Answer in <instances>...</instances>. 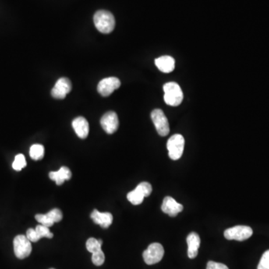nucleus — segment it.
Returning <instances> with one entry per match:
<instances>
[{
  "label": "nucleus",
  "instance_id": "412c9836",
  "mask_svg": "<svg viewBox=\"0 0 269 269\" xmlns=\"http://www.w3.org/2000/svg\"><path fill=\"white\" fill-rule=\"evenodd\" d=\"M36 231L37 232V235L40 237V239L41 238H48V239H52L54 237V233H52L50 232L49 227H46V226L42 225H37L36 227Z\"/></svg>",
  "mask_w": 269,
  "mask_h": 269
},
{
  "label": "nucleus",
  "instance_id": "5701e85b",
  "mask_svg": "<svg viewBox=\"0 0 269 269\" xmlns=\"http://www.w3.org/2000/svg\"><path fill=\"white\" fill-rule=\"evenodd\" d=\"M136 189H139L143 194L144 197L150 196L151 195L152 191H153L152 185L147 182H141L136 186Z\"/></svg>",
  "mask_w": 269,
  "mask_h": 269
},
{
  "label": "nucleus",
  "instance_id": "4468645a",
  "mask_svg": "<svg viewBox=\"0 0 269 269\" xmlns=\"http://www.w3.org/2000/svg\"><path fill=\"white\" fill-rule=\"evenodd\" d=\"M188 256L190 259H195L198 254V249L200 245V239L198 234L191 233L188 235Z\"/></svg>",
  "mask_w": 269,
  "mask_h": 269
},
{
  "label": "nucleus",
  "instance_id": "f03ea898",
  "mask_svg": "<svg viewBox=\"0 0 269 269\" xmlns=\"http://www.w3.org/2000/svg\"><path fill=\"white\" fill-rule=\"evenodd\" d=\"M164 102L171 107H178L183 100V93L180 86L176 82H168L164 84Z\"/></svg>",
  "mask_w": 269,
  "mask_h": 269
},
{
  "label": "nucleus",
  "instance_id": "b1692460",
  "mask_svg": "<svg viewBox=\"0 0 269 269\" xmlns=\"http://www.w3.org/2000/svg\"><path fill=\"white\" fill-rule=\"evenodd\" d=\"M47 215L49 216V218L54 223L59 222L63 218V214L61 213V210H58V209H54V210H50L49 213H47Z\"/></svg>",
  "mask_w": 269,
  "mask_h": 269
},
{
  "label": "nucleus",
  "instance_id": "2eb2a0df",
  "mask_svg": "<svg viewBox=\"0 0 269 269\" xmlns=\"http://www.w3.org/2000/svg\"><path fill=\"white\" fill-rule=\"evenodd\" d=\"M156 66L163 73H171L175 69V60L170 55H163L155 60Z\"/></svg>",
  "mask_w": 269,
  "mask_h": 269
},
{
  "label": "nucleus",
  "instance_id": "ddd939ff",
  "mask_svg": "<svg viewBox=\"0 0 269 269\" xmlns=\"http://www.w3.org/2000/svg\"><path fill=\"white\" fill-rule=\"evenodd\" d=\"M90 218L95 224L101 226L103 228H108L113 221L112 215L110 213H100L94 210L90 214Z\"/></svg>",
  "mask_w": 269,
  "mask_h": 269
},
{
  "label": "nucleus",
  "instance_id": "f8f14e48",
  "mask_svg": "<svg viewBox=\"0 0 269 269\" xmlns=\"http://www.w3.org/2000/svg\"><path fill=\"white\" fill-rule=\"evenodd\" d=\"M72 126L76 135L80 139H86L89 133V124L87 120L83 117H78L72 122Z\"/></svg>",
  "mask_w": 269,
  "mask_h": 269
},
{
  "label": "nucleus",
  "instance_id": "dca6fc26",
  "mask_svg": "<svg viewBox=\"0 0 269 269\" xmlns=\"http://www.w3.org/2000/svg\"><path fill=\"white\" fill-rule=\"evenodd\" d=\"M49 177L52 180L55 181L57 185H60L72 178V173L68 167H61L58 171H51Z\"/></svg>",
  "mask_w": 269,
  "mask_h": 269
},
{
  "label": "nucleus",
  "instance_id": "aec40b11",
  "mask_svg": "<svg viewBox=\"0 0 269 269\" xmlns=\"http://www.w3.org/2000/svg\"><path fill=\"white\" fill-rule=\"evenodd\" d=\"M26 166V158L23 154H18L15 157V161L12 164V167L15 171H21Z\"/></svg>",
  "mask_w": 269,
  "mask_h": 269
},
{
  "label": "nucleus",
  "instance_id": "7ed1b4c3",
  "mask_svg": "<svg viewBox=\"0 0 269 269\" xmlns=\"http://www.w3.org/2000/svg\"><path fill=\"white\" fill-rule=\"evenodd\" d=\"M185 139L180 134H175L167 142V148L170 158L178 160L182 157L183 153Z\"/></svg>",
  "mask_w": 269,
  "mask_h": 269
},
{
  "label": "nucleus",
  "instance_id": "c85d7f7f",
  "mask_svg": "<svg viewBox=\"0 0 269 269\" xmlns=\"http://www.w3.org/2000/svg\"></svg>",
  "mask_w": 269,
  "mask_h": 269
},
{
  "label": "nucleus",
  "instance_id": "cd10ccee",
  "mask_svg": "<svg viewBox=\"0 0 269 269\" xmlns=\"http://www.w3.org/2000/svg\"><path fill=\"white\" fill-rule=\"evenodd\" d=\"M206 269H229L226 265L223 263H216V262L210 261L207 263Z\"/></svg>",
  "mask_w": 269,
  "mask_h": 269
},
{
  "label": "nucleus",
  "instance_id": "f257e3e1",
  "mask_svg": "<svg viewBox=\"0 0 269 269\" xmlns=\"http://www.w3.org/2000/svg\"><path fill=\"white\" fill-rule=\"evenodd\" d=\"M94 23L97 30L103 34H109L115 29V18L111 12L105 10H100L96 12Z\"/></svg>",
  "mask_w": 269,
  "mask_h": 269
},
{
  "label": "nucleus",
  "instance_id": "39448f33",
  "mask_svg": "<svg viewBox=\"0 0 269 269\" xmlns=\"http://www.w3.org/2000/svg\"><path fill=\"white\" fill-rule=\"evenodd\" d=\"M32 244L26 235H18L14 239V251L18 259L23 260L28 257L32 252Z\"/></svg>",
  "mask_w": 269,
  "mask_h": 269
},
{
  "label": "nucleus",
  "instance_id": "6e6552de",
  "mask_svg": "<svg viewBox=\"0 0 269 269\" xmlns=\"http://www.w3.org/2000/svg\"><path fill=\"white\" fill-rule=\"evenodd\" d=\"M121 81L116 77H108L102 79L97 86L99 94L103 97H108L113 92L119 89Z\"/></svg>",
  "mask_w": 269,
  "mask_h": 269
},
{
  "label": "nucleus",
  "instance_id": "4be33fe9",
  "mask_svg": "<svg viewBox=\"0 0 269 269\" xmlns=\"http://www.w3.org/2000/svg\"><path fill=\"white\" fill-rule=\"evenodd\" d=\"M92 262L95 266H100L105 262V254L103 251L99 250L92 253Z\"/></svg>",
  "mask_w": 269,
  "mask_h": 269
},
{
  "label": "nucleus",
  "instance_id": "a211bd4d",
  "mask_svg": "<svg viewBox=\"0 0 269 269\" xmlns=\"http://www.w3.org/2000/svg\"><path fill=\"white\" fill-rule=\"evenodd\" d=\"M144 196L143 194L139 190L135 189L132 192H129L127 195V199L132 204L139 205L143 202Z\"/></svg>",
  "mask_w": 269,
  "mask_h": 269
},
{
  "label": "nucleus",
  "instance_id": "1a4fd4ad",
  "mask_svg": "<svg viewBox=\"0 0 269 269\" xmlns=\"http://www.w3.org/2000/svg\"><path fill=\"white\" fill-rule=\"evenodd\" d=\"M71 89L72 85L71 81L68 78H60L55 83V86L52 89V97L58 100H62L66 97L67 94H69Z\"/></svg>",
  "mask_w": 269,
  "mask_h": 269
},
{
  "label": "nucleus",
  "instance_id": "a878e982",
  "mask_svg": "<svg viewBox=\"0 0 269 269\" xmlns=\"http://www.w3.org/2000/svg\"><path fill=\"white\" fill-rule=\"evenodd\" d=\"M257 269H269V250L263 253Z\"/></svg>",
  "mask_w": 269,
  "mask_h": 269
},
{
  "label": "nucleus",
  "instance_id": "bb28decb",
  "mask_svg": "<svg viewBox=\"0 0 269 269\" xmlns=\"http://www.w3.org/2000/svg\"><path fill=\"white\" fill-rule=\"evenodd\" d=\"M26 237L31 242H37L40 239V237L38 236L37 232H36V229H33V228L28 230L27 232H26Z\"/></svg>",
  "mask_w": 269,
  "mask_h": 269
},
{
  "label": "nucleus",
  "instance_id": "0eeeda50",
  "mask_svg": "<svg viewBox=\"0 0 269 269\" xmlns=\"http://www.w3.org/2000/svg\"><path fill=\"white\" fill-rule=\"evenodd\" d=\"M151 118L159 135L161 136H168L170 132L169 123L162 110L159 108L153 110L151 113Z\"/></svg>",
  "mask_w": 269,
  "mask_h": 269
},
{
  "label": "nucleus",
  "instance_id": "f3484780",
  "mask_svg": "<svg viewBox=\"0 0 269 269\" xmlns=\"http://www.w3.org/2000/svg\"><path fill=\"white\" fill-rule=\"evenodd\" d=\"M29 155L34 160H40L44 158V147L41 144H34L30 147Z\"/></svg>",
  "mask_w": 269,
  "mask_h": 269
},
{
  "label": "nucleus",
  "instance_id": "393cba45",
  "mask_svg": "<svg viewBox=\"0 0 269 269\" xmlns=\"http://www.w3.org/2000/svg\"><path fill=\"white\" fill-rule=\"evenodd\" d=\"M36 219L42 225L47 227H52L54 225V222L52 221L47 214H37L36 215Z\"/></svg>",
  "mask_w": 269,
  "mask_h": 269
},
{
  "label": "nucleus",
  "instance_id": "9d476101",
  "mask_svg": "<svg viewBox=\"0 0 269 269\" xmlns=\"http://www.w3.org/2000/svg\"><path fill=\"white\" fill-rule=\"evenodd\" d=\"M102 127L107 133H115L119 126L118 115L114 111H108L102 117L100 120Z\"/></svg>",
  "mask_w": 269,
  "mask_h": 269
},
{
  "label": "nucleus",
  "instance_id": "9b49d317",
  "mask_svg": "<svg viewBox=\"0 0 269 269\" xmlns=\"http://www.w3.org/2000/svg\"><path fill=\"white\" fill-rule=\"evenodd\" d=\"M161 210L171 217H176L183 210V206L176 201L171 197H165L161 205Z\"/></svg>",
  "mask_w": 269,
  "mask_h": 269
},
{
  "label": "nucleus",
  "instance_id": "423d86ee",
  "mask_svg": "<svg viewBox=\"0 0 269 269\" xmlns=\"http://www.w3.org/2000/svg\"><path fill=\"white\" fill-rule=\"evenodd\" d=\"M164 251L160 243H152L143 253V260L147 265H154L162 260Z\"/></svg>",
  "mask_w": 269,
  "mask_h": 269
},
{
  "label": "nucleus",
  "instance_id": "6ab92c4d",
  "mask_svg": "<svg viewBox=\"0 0 269 269\" xmlns=\"http://www.w3.org/2000/svg\"><path fill=\"white\" fill-rule=\"evenodd\" d=\"M102 244H103V241L101 239L90 238L86 242V248L90 253H93L97 251L101 250Z\"/></svg>",
  "mask_w": 269,
  "mask_h": 269
},
{
  "label": "nucleus",
  "instance_id": "20e7f679",
  "mask_svg": "<svg viewBox=\"0 0 269 269\" xmlns=\"http://www.w3.org/2000/svg\"><path fill=\"white\" fill-rule=\"evenodd\" d=\"M253 235V230L248 226L239 225L231 227L224 231V237L228 240L242 242L249 239Z\"/></svg>",
  "mask_w": 269,
  "mask_h": 269
}]
</instances>
